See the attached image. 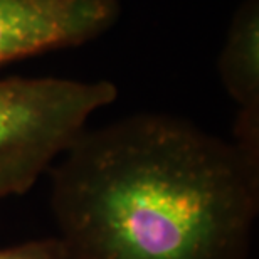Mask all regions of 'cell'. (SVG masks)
Segmentation results:
<instances>
[{"mask_svg":"<svg viewBox=\"0 0 259 259\" xmlns=\"http://www.w3.org/2000/svg\"><path fill=\"white\" fill-rule=\"evenodd\" d=\"M48 174L76 259H247L259 160L167 113L82 130Z\"/></svg>","mask_w":259,"mask_h":259,"instance_id":"6da1fadb","label":"cell"},{"mask_svg":"<svg viewBox=\"0 0 259 259\" xmlns=\"http://www.w3.org/2000/svg\"><path fill=\"white\" fill-rule=\"evenodd\" d=\"M116 96L103 79L0 77V200L32 189Z\"/></svg>","mask_w":259,"mask_h":259,"instance_id":"7a4b0ae2","label":"cell"},{"mask_svg":"<svg viewBox=\"0 0 259 259\" xmlns=\"http://www.w3.org/2000/svg\"><path fill=\"white\" fill-rule=\"evenodd\" d=\"M120 15V0H0V67L91 42Z\"/></svg>","mask_w":259,"mask_h":259,"instance_id":"3957f363","label":"cell"},{"mask_svg":"<svg viewBox=\"0 0 259 259\" xmlns=\"http://www.w3.org/2000/svg\"><path fill=\"white\" fill-rule=\"evenodd\" d=\"M217 71L237 110L259 113V0H242L232 14Z\"/></svg>","mask_w":259,"mask_h":259,"instance_id":"277c9868","label":"cell"},{"mask_svg":"<svg viewBox=\"0 0 259 259\" xmlns=\"http://www.w3.org/2000/svg\"><path fill=\"white\" fill-rule=\"evenodd\" d=\"M0 259H76V256L61 237H48L4 247Z\"/></svg>","mask_w":259,"mask_h":259,"instance_id":"5b68a950","label":"cell"}]
</instances>
